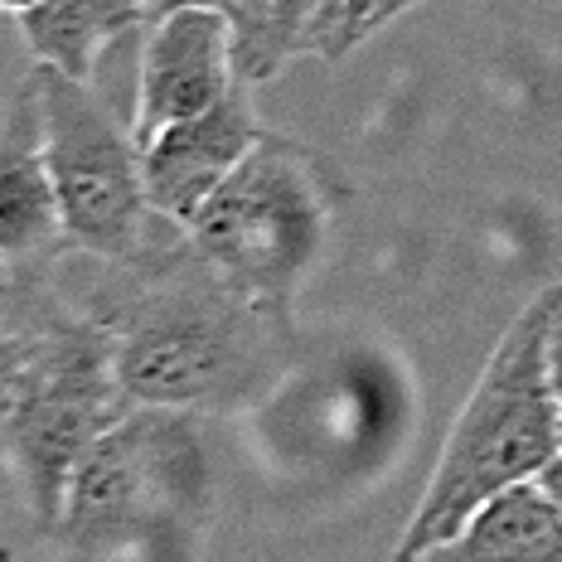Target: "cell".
Returning a JSON list of instances; mask_svg holds the SVG:
<instances>
[{"label": "cell", "instance_id": "cell-1", "mask_svg": "<svg viewBox=\"0 0 562 562\" xmlns=\"http://www.w3.org/2000/svg\"><path fill=\"white\" fill-rule=\"evenodd\" d=\"M122 291L98 301L112 321V355L132 407L233 413L281 373L286 311L257 306L199 262L184 228L132 267Z\"/></svg>", "mask_w": 562, "mask_h": 562}, {"label": "cell", "instance_id": "cell-2", "mask_svg": "<svg viewBox=\"0 0 562 562\" xmlns=\"http://www.w3.org/2000/svg\"><path fill=\"white\" fill-rule=\"evenodd\" d=\"M558 315L562 281L538 291L490 349L413 519L397 538L393 562H413L427 548L456 538L480 505L505 495L509 485L538 480L562 456V403L553 389Z\"/></svg>", "mask_w": 562, "mask_h": 562}, {"label": "cell", "instance_id": "cell-3", "mask_svg": "<svg viewBox=\"0 0 562 562\" xmlns=\"http://www.w3.org/2000/svg\"><path fill=\"white\" fill-rule=\"evenodd\" d=\"M132 413L102 306H40L0 330V461L44 529L83 451Z\"/></svg>", "mask_w": 562, "mask_h": 562}, {"label": "cell", "instance_id": "cell-4", "mask_svg": "<svg viewBox=\"0 0 562 562\" xmlns=\"http://www.w3.org/2000/svg\"><path fill=\"white\" fill-rule=\"evenodd\" d=\"M209 505V461L194 413L132 407L83 451L54 519L68 562H132L156 538L199 524Z\"/></svg>", "mask_w": 562, "mask_h": 562}, {"label": "cell", "instance_id": "cell-5", "mask_svg": "<svg viewBox=\"0 0 562 562\" xmlns=\"http://www.w3.org/2000/svg\"><path fill=\"white\" fill-rule=\"evenodd\" d=\"M184 238L233 291L291 311L330 248V180L306 146L267 132L184 224Z\"/></svg>", "mask_w": 562, "mask_h": 562}, {"label": "cell", "instance_id": "cell-6", "mask_svg": "<svg viewBox=\"0 0 562 562\" xmlns=\"http://www.w3.org/2000/svg\"><path fill=\"white\" fill-rule=\"evenodd\" d=\"M25 88L40 112L44 170L64 243L98 262L132 267L160 243V228H175L150 209L132 126H116L98 92L54 64H34Z\"/></svg>", "mask_w": 562, "mask_h": 562}, {"label": "cell", "instance_id": "cell-7", "mask_svg": "<svg viewBox=\"0 0 562 562\" xmlns=\"http://www.w3.org/2000/svg\"><path fill=\"white\" fill-rule=\"evenodd\" d=\"M238 58H233V20L224 10H170L150 20L146 49L136 74L132 136L136 146L156 140L166 126L209 112L238 88Z\"/></svg>", "mask_w": 562, "mask_h": 562}, {"label": "cell", "instance_id": "cell-8", "mask_svg": "<svg viewBox=\"0 0 562 562\" xmlns=\"http://www.w3.org/2000/svg\"><path fill=\"white\" fill-rule=\"evenodd\" d=\"M252 83H238L224 102H214L209 112L184 116V122L166 126L156 140L140 146V175H146V194L166 224L184 228L204 209V199L228 180L243 160L252 156V146L262 140V122L252 112L248 98Z\"/></svg>", "mask_w": 562, "mask_h": 562}, {"label": "cell", "instance_id": "cell-9", "mask_svg": "<svg viewBox=\"0 0 562 562\" xmlns=\"http://www.w3.org/2000/svg\"><path fill=\"white\" fill-rule=\"evenodd\" d=\"M64 243L58 228V204L44 170V140H40V112L25 88L20 112L0 126V257L5 267Z\"/></svg>", "mask_w": 562, "mask_h": 562}, {"label": "cell", "instance_id": "cell-10", "mask_svg": "<svg viewBox=\"0 0 562 562\" xmlns=\"http://www.w3.org/2000/svg\"><path fill=\"white\" fill-rule=\"evenodd\" d=\"M413 562H562V505L543 480H524L480 505L456 538Z\"/></svg>", "mask_w": 562, "mask_h": 562}, {"label": "cell", "instance_id": "cell-11", "mask_svg": "<svg viewBox=\"0 0 562 562\" xmlns=\"http://www.w3.org/2000/svg\"><path fill=\"white\" fill-rule=\"evenodd\" d=\"M15 20L40 64L88 83L108 44L150 20V10L146 0H30L25 10H15Z\"/></svg>", "mask_w": 562, "mask_h": 562}, {"label": "cell", "instance_id": "cell-12", "mask_svg": "<svg viewBox=\"0 0 562 562\" xmlns=\"http://www.w3.org/2000/svg\"><path fill=\"white\" fill-rule=\"evenodd\" d=\"M325 0H238L233 10V58L243 83H267L291 58L311 54Z\"/></svg>", "mask_w": 562, "mask_h": 562}, {"label": "cell", "instance_id": "cell-13", "mask_svg": "<svg viewBox=\"0 0 562 562\" xmlns=\"http://www.w3.org/2000/svg\"><path fill=\"white\" fill-rule=\"evenodd\" d=\"M383 5H389V0H345V20H339V34H335V44L325 58H345L349 49H359L369 34H379Z\"/></svg>", "mask_w": 562, "mask_h": 562}, {"label": "cell", "instance_id": "cell-14", "mask_svg": "<svg viewBox=\"0 0 562 562\" xmlns=\"http://www.w3.org/2000/svg\"><path fill=\"white\" fill-rule=\"evenodd\" d=\"M194 5H204V10H224V15H233V10H238V0H146L150 20L170 15V10H194Z\"/></svg>", "mask_w": 562, "mask_h": 562}, {"label": "cell", "instance_id": "cell-15", "mask_svg": "<svg viewBox=\"0 0 562 562\" xmlns=\"http://www.w3.org/2000/svg\"><path fill=\"white\" fill-rule=\"evenodd\" d=\"M417 5H422V0H389V5H383V15H379V30L393 25V20H403L407 10H417Z\"/></svg>", "mask_w": 562, "mask_h": 562}, {"label": "cell", "instance_id": "cell-16", "mask_svg": "<svg viewBox=\"0 0 562 562\" xmlns=\"http://www.w3.org/2000/svg\"><path fill=\"white\" fill-rule=\"evenodd\" d=\"M553 389L562 403V315H558V330H553Z\"/></svg>", "mask_w": 562, "mask_h": 562}, {"label": "cell", "instance_id": "cell-17", "mask_svg": "<svg viewBox=\"0 0 562 562\" xmlns=\"http://www.w3.org/2000/svg\"><path fill=\"white\" fill-rule=\"evenodd\" d=\"M538 480H543V485H548V495H553V499H558V505H562V456H558V461H553V465H548V471H543V475H538Z\"/></svg>", "mask_w": 562, "mask_h": 562}, {"label": "cell", "instance_id": "cell-18", "mask_svg": "<svg viewBox=\"0 0 562 562\" xmlns=\"http://www.w3.org/2000/svg\"><path fill=\"white\" fill-rule=\"evenodd\" d=\"M20 5H25V0H0V10H10V15H15Z\"/></svg>", "mask_w": 562, "mask_h": 562}, {"label": "cell", "instance_id": "cell-19", "mask_svg": "<svg viewBox=\"0 0 562 562\" xmlns=\"http://www.w3.org/2000/svg\"><path fill=\"white\" fill-rule=\"evenodd\" d=\"M5 116H10V112H0V126H5Z\"/></svg>", "mask_w": 562, "mask_h": 562}]
</instances>
